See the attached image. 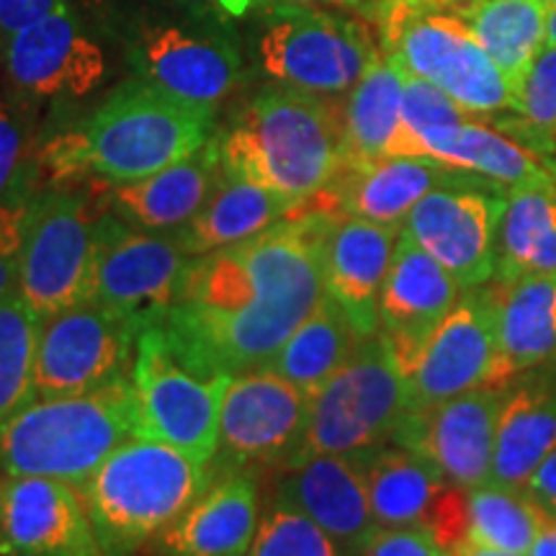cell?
<instances>
[{"instance_id": "6da1fadb", "label": "cell", "mask_w": 556, "mask_h": 556, "mask_svg": "<svg viewBox=\"0 0 556 556\" xmlns=\"http://www.w3.org/2000/svg\"><path fill=\"white\" fill-rule=\"evenodd\" d=\"M332 214L304 204L255 238L197 255L155 319L170 351L208 379L268 366L328 296L323 245Z\"/></svg>"}, {"instance_id": "7a4b0ae2", "label": "cell", "mask_w": 556, "mask_h": 556, "mask_svg": "<svg viewBox=\"0 0 556 556\" xmlns=\"http://www.w3.org/2000/svg\"><path fill=\"white\" fill-rule=\"evenodd\" d=\"M217 129V109L180 101L131 75L78 124L39 139L41 186L148 178L204 148Z\"/></svg>"}, {"instance_id": "3957f363", "label": "cell", "mask_w": 556, "mask_h": 556, "mask_svg": "<svg viewBox=\"0 0 556 556\" xmlns=\"http://www.w3.org/2000/svg\"><path fill=\"white\" fill-rule=\"evenodd\" d=\"M217 142L227 173L307 204L345 165L343 106L270 83L232 109Z\"/></svg>"}, {"instance_id": "277c9868", "label": "cell", "mask_w": 556, "mask_h": 556, "mask_svg": "<svg viewBox=\"0 0 556 556\" xmlns=\"http://www.w3.org/2000/svg\"><path fill=\"white\" fill-rule=\"evenodd\" d=\"M131 438L139 409L129 374L86 394L34 397L0 422V471L78 486Z\"/></svg>"}, {"instance_id": "5b68a950", "label": "cell", "mask_w": 556, "mask_h": 556, "mask_svg": "<svg viewBox=\"0 0 556 556\" xmlns=\"http://www.w3.org/2000/svg\"><path fill=\"white\" fill-rule=\"evenodd\" d=\"M208 486V464L168 443L131 438L78 484V495L103 554L137 556L155 544Z\"/></svg>"}, {"instance_id": "8992f818", "label": "cell", "mask_w": 556, "mask_h": 556, "mask_svg": "<svg viewBox=\"0 0 556 556\" xmlns=\"http://www.w3.org/2000/svg\"><path fill=\"white\" fill-rule=\"evenodd\" d=\"M253 41L255 65L268 80L323 99L348 96L381 50L358 21L281 0L258 16Z\"/></svg>"}, {"instance_id": "52a82bcc", "label": "cell", "mask_w": 556, "mask_h": 556, "mask_svg": "<svg viewBox=\"0 0 556 556\" xmlns=\"http://www.w3.org/2000/svg\"><path fill=\"white\" fill-rule=\"evenodd\" d=\"M217 9L178 16H142L124 50L131 75L180 101L219 109L248 80L238 37Z\"/></svg>"}, {"instance_id": "ba28073f", "label": "cell", "mask_w": 556, "mask_h": 556, "mask_svg": "<svg viewBox=\"0 0 556 556\" xmlns=\"http://www.w3.org/2000/svg\"><path fill=\"white\" fill-rule=\"evenodd\" d=\"M407 409V381L392 348L381 332L368 336L351 361L312 394L302 448L291 464L319 454L358 456L387 446Z\"/></svg>"}, {"instance_id": "9c48e42d", "label": "cell", "mask_w": 556, "mask_h": 556, "mask_svg": "<svg viewBox=\"0 0 556 556\" xmlns=\"http://www.w3.org/2000/svg\"><path fill=\"white\" fill-rule=\"evenodd\" d=\"M384 52L407 73L443 88L469 114L513 111V83L484 52L458 13L415 0H392L384 13Z\"/></svg>"}, {"instance_id": "30bf717a", "label": "cell", "mask_w": 556, "mask_h": 556, "mask_svg": "<svg viewBox=\"0 0 556 556\" xmlns=\"http://www.w3.org/2000/svg\"><path fill=\"white\" fill-rule=\"evenodd\" d=\"M101 208L99 191L78 184L41 186L34 197L21 250L18 296L39 317L88 302Z\"/></svg>"}, {"instance_id": "8fae6325", "label": "cell", "mask_w": 556, "mask_h": 556, "mask_svg": "<svg viewBox=\"0 0 556 556\" xmlns=\"http://www.w3.org/2000/svg\"><path fill=\"white\" fill-rule=\"evenodd\" d=\"M312 394L261 366L229 379L222 400L217 448L208 471L214 479L283 469L302 448Z\"/></svg>"}, {"instance_id": "7c38bea8", "label": "cell", "mask_w": 556, "mask_h": 556, "mask_svg": "<svg viewBox=\"0 0 556 556\" xmlns=\"http://www.w3.org/2000/svg\"><path fill=\"white\" fill-rule=\"evenodd\" d=\"M131 384L139 438L168 443L204 464L212 462L229 379L201 377L170 351L157 323H150L139 330Z\"/></svg>"}, {"instance_id": "4fadbf2b", "label": "cell", "mask_w": 556, "mask_h": 556, "mask_svg": "<svg viewBox=\"0 0 556 556\" xmlns=\"http://www.w3.org/2000/svg\"><path fill=\"white\" fill-rule=\"evenodd\" d=\"M191 261L176 232L137 229L101 208L88 299L144 328L170 307Z\"/></svg>"}, {"instance_id": "5bb4252c", "label": "cell", "mask_w": 556, "mask_h": 556, "mask_svg": "<svg viewBox=\"0 0 556 556\" xmlns=\"http://www.w3.org/2000/svg\"><path fill=\"white\" fill-rule=\"evenodd\" d=\"M139 330L90 299L41 317L34 397L86 394L129 377Z\"/></svg>"}, {"instance_id": "9a60e30c", "label": "cell", "mask_w": 556, "mask_h": 556, "mask_svg": "<svg viewBox=\"0 0 556 556\" xmlns=\"http://www.w3.org/2000/svg\"><path fill=\"white\" fill-rule=\"evenodd\" d=\"M5 78L24 101H78L106 80V54L70 0L0 47Z\"/></svg>"}, {"instance_id": "2e32d148", "label": "cell", "mask_w": 556, "mask_h": 556, "mask_svg": "<svg viewBox=\"0 0 556 556\" xmlns=\"http://www.w3.org/2000/svg\"><path fill=\"white\" fill-rule=\"evenodd\" d=\"M505 191L495 180L443 186L417 201L402 232L433 255L462 289L484 287L495 276Z\"/></svg>"}, {"instance_id": "e0dca14e", "label": "cell", "mask_w": 556, "mask_h": 556, "mask_svg": "<svg viewBox=\"0 0 556 556\" xmlns=\"http://www.w3.org/2000/svg\"><path fill=\"white\" fill-rule=\"evenodd\" d=\"M497 366L495 287L464 289L448 317L405 371L409 407H428L490 387Z\"/></svg>"}, {"instance_id": "ac0fdd59", "label": "cell", "mask_w": 556, "mask_h": 556, "mask_svg": "<svg viewBox=\"0 0 556 556\" xmlns=\"http://www.w3.org/2000/svg\"><path fill=\"white\" fill-rule=\"evenodd\" d=\"M505 387H479L428 407H409L394 441L422 458L451 484L475 490L492 479Z\"/></svg>"}, {"instance_id": "d6986e66", "label": "cell", "mask_w": 556, "mask_h": 556, "mask_svg": "<svg viewBox=\"0 0 556 556\" xmlns=\"http://www.w3.org/2000/svg\"><path fill=\"white\" fill-rule=\"evenodd\" d=\"M0 556H106L73 484L0 479Z\"/></svg>"}, {"instance_id": "ffe728a7", "label": "cell", "mask_w": 556, "mask_h": 556, "mask_svg": "<svg viewBox=\"0 0 556 556\" xmlns=\"http://www.w3.org/2000/svg\"><path fill=\"white\" fill-rule=\"evenodd\" d=\"M490 180L477 173L451 168L433 157H377L345 163L332 184L317 193L323 208L351 214L379 225L402 227L420 199L443 186Z\"/></svg>"}, {"instance_id": "44dd1931", "label": "cell", "mask_w": 556, "mask_h": 556, "mask_svg": "<svg viewBox=\"0 0 556 556\" xmlns=\"http://www.w3.org/2000/svg\"><path fill=\"white\" fill-rule=\"evenodd\" d=\"M462 291L456 278L433 255L407 232H400L379 296V332L387 338L402 371L448 317Z\"/></svg>"}, {"instance_id": "7402d4cb", "label": "cell", "mask_w": 556, "mask_h": 556, "mask_svg": "<svg viewBox=\"0 0 556 556\" xmlns=\"http://www.w3.org/2000/svg\"><path fill=\"white\" fill-rule=\"evenodd\" d=\"M276 500L315 520L338 544L356 554L377 531L368 500L364 456L319 454L278 469Z\"/></svg>"}, {"instance_id": "603a6c76", "label": "cell", "mask_w": 556, "mask_h": 556, "mask_svg": "<svg viewBox=\"0 0 556 556\" xmlns=\"http://www.w3.org/2000/svg\"><path fill=\"white\" fill-rule=\"evenodd\" d=\"M225 176L217 135L168 168L129 184H99V199L106 212L148 232H178L197 217L219 178Z\"/></svg>"}, {"instance_id": "cb8c5ba5", "label": "cell", "mask_w": 556, "mask_h": 556, "mask_svg": "<svg viewBox=\"0 0 556 556\" xmlns=\"http://www.w3.org/2000/svg\"><path fill=\"white\" fill-rule=\"evenodd\" d=\"M400 232L402 227L340 212L332 214L325 232V289L364 338L379 332V296Z\"/></svg>"}, {"instance_id": "d4e9b609", "label": "cell", "mask_w": 556, "mask_h": 556, "mask_svg": "<svg viewBox=\"0 0 556 556\" xmlns=\"http://www.w3.org/2000/svg\"><path fill=\"white\" fill-rule=\"evenodd\" d=\"M261 475L240 471L212 486L160 536L157 556H248L261 526Z\"/></svg>"}, {"instance_id": "484cf974", "label": "cell", "mask_w": 556, "mask_h": 556, "mask_svg": "<svg viewBox=\"0 0 556 556\" xmlns=\"http://www.w3.org/2000/svg\"><path fill=\"white\" fill-rule=\"evenodd\" d=\"M556 448V364L520 374L500 409L490 482L523 486Z\"/></svg>"}, {"instance_id": "4316f807", "label": "cell", "mask_w": 556, "mask_h": 556, "mask_svg": "<svg viewBox=\"0 0 556 556\" xmlns=\"http://www.w3.org/2000/svg\"><path fill=\"white\" fill-rule=\"evenodd\" d=\"M497 366L490 387L556 364V274L497 283Z\"/></svg>"}, {"instance_id": "83f0119b", "label": "cell", "mask_w": 556, "mask_h": 556, "mask_svg": "<svg viewBox=\"0 0 556 556\" xmlns=\"http://www.w3.org/2000/svg\"><path fill=\"white\" fill-rule=\"evenodd\" d=\"M299 206L304 204H296L294 199L283 197V193H276L266 186L225 170L217 189L199 208L197 217L186 227H180L176 235L180 245L197 258V255L214 253V250L255 238L263 229L274 227L276 222L294 214Z\"/></svg>"}, {"instance_id": "f1b7e54d", "label": "cell", "mask_w": 556, "mask_h": 556, "mask_svg": "<svg viewBox=\"0 0 556 556\" xmlns=\"http://www.w3.org/2000/svg\"><path fill=\"white\" fill-rule=\"evenodd\" d=\"M364 456L368 500L379 528H428L451 482L428 458L397 443Z\"/></svg>"}, {"instance_id": "f546056e", "label": "cell", "mask_w": 556, "mask_h": 556, "mask_svg": "<svg viewBox=\"0 0 556 556\" xmlns=\"http://www.w3.org/2000/svg\"><path fill=\"white\" fill-rule=\"evenodd\" d=\"M405 155L441 160L451 168L495 180L503 189L548 178V168L541 165V160L531 150L503 131L477 122H464L456 127L433 129L413 137L407 142Z\"/></svg>"}, {"instance_id": "4dcf8cb0", "label": "cell", "mask_w": 556, "mask_h": 556, "mask_svg": "<svg viewBox=\"0 0 556 556\" xmlns=\"http://www.w3.org/2000/svg\"><path fill=\"white\" fill-rule=\"evenodd\" d=\"M556 274V189L552 173L507 189L497 229L495 281Z\"/></svg>"}, {"instance_id": "1f68e13d", "label": "cell", "mask_w": 556, "mask_h": 556, "mask_svg": "<svg viewBox=\"0 0 556 556\" xmlns=\"http://www.w3.org/2000/svg\"><path fill=\"white\" fill-rule=\"evenodd\" d=\"M402 88L405 67L381 50L356 88L345 96V163L389 157L394 137L402 129Z\"/></svg>"}, {"instance_id": "d6a6232c", "label": "cell", "mask_w": 556, "mask_h": 556, "mask_svg": "<svg viewBox=\"0 0 556 556\" xmlns=\"http://www.w3.org/2000/svg\"><path fill=\"white\" fill-rule=\"evenodd\" d=\"M364 336L351 323L343 307L325 296V302L312 312L309 319L294 330L281 351L276 353L268 368L291 384L315 394L338 368L351 361Z\"/></svg>"}, {"instance_id": "836d02e7", "label": "cell", "mask_w": 556, "mask_h": 556, "mask_svg": "<svg viewBox=\"0 0 556 556\" xmlns=\"http://www.w3.org/2000/svg\"><path fill=\"white\" fill-rule=\"evenodd\" d=\"M546 13V0H469L458 9V16L510 83L548 41Z\"/></svg>"}, {"instance_id": "e575fe53", "label": "cell", "mask_w": 556, "mask_h": 556, "mask_svg": "<svg viewBox=\"0 0 556 556\" xmlns=\"http://www.w3.org/2000/svg\"><path fill=\"white\" fill-rule=\"evenodd\" d=\"M469 544L526 556L536 541L544 513L520 486L486 482L467 490Z\"/></svg>"}, {"instance_id": "d590c367", "label": "cell", "mask_w": 556, "mask_h": 556, "mask_svg": "<svg viewBox=\"0 0 556 556\" xmlns=\"http://www.w3.org/2000/svg\"><path fill=\"white\" fill-rule=\"evenodd\" d=\"M41 317L18 294L0 304V422L34 400Z\"/></svg>"}, {"instance_id": "8d00e7d4", "label": "cell", "mask_w": 556, "mask_h": 556, "mask_svg": "<svg viewBox=\"0 0 556 556\" xmlns=\"http://www.w3.org/2000/svg\"><path fill=\"white\" fill-rule=\"evenodd\" d=\"M248 556H356L315 520L274 497Z\"/></svg>"}, {"instance_id": "74e56055", "label": "cell", "mask_w": 556, "mask_h": 556, "mask_svg": "<svg viewBox=\"0 0 556 556\" xmlns=\"http://www.w3.org/2000/svg\"><path fill=\"white\" fill-rule=\"evenodd\" d=\"M37 142L26 111L0 99V204L41 189Z\"/></svg>"}, {"instance_id": "f35d334b", "label": "cell", "mask_w": 556, "mask_h": 556, "mask_svg": "<svg viewBox=\"0 0 556 556\" xmlns=\"http://www.w3.org/2000/svg\"><path fill=\"white\" fill-rule=\"evenodd\" d=\"M471 122V114L462 103H456L443 88L430 83L420 75L405 70V88H402V129L394 137L389 157L405 155L407 142L426 131L456 127V124Z\"/></svg>"}, {"instance_id": "ab89813d", "label": "cell", "mask_w": 556, "mask_h": 556, "mask_svg": "<svg viewBox=\"0 0 556 556\" xmlns=\"http://www.w3.org/2000/svg\"><path fill=\"white\" fill-rule=\"evenodd\" d=\"M513 111L541 131H556V45L546 41L513 80Z\"/></svg>"}, {"instance_id": "60d3db41", "label": "cell", "mask_w": 556, "mask_h": 556, "mask_svg": "<svg viewBox=\"0 0 556 556\" xmlns=\"http://www.w3.org/2000/svg\"><path fill=\"white\" fill-rule=\"evenodd\" d=\"M34 197L37 191L0 204V304L18 294L21 250H24Z\"/></svg>"}, {"instance_id": "b9f144b4", "label": "cell", "mask_w": 556, "mask_h": 556, "mask_svg": "<svg viewBox=\"0 0 556 556\" xmlns=\"http://www.w3.org/2000/svg\"><path fill=\"white\" fill-rule=\"evenodd\" d=\"M358 556H451L426 528H377Z\"/></svg>"}, {"instance_id": "7bdbcfd3", "label": "cell", "mask_w": 556, "mask_h": 556, "mask_svg": "<svg viewBox=\"0 0 556 556\" xmlns=\"http://www.w3.org/2000/svg\"><path fill=\"white\" fill-rule=\"evenodd\" d=\"M62 0H0V47L13 34L58 9Z\"/></svg>"}, {"instance_id": "ee69618b", "label": "cell", "mask_w": 556, "mask_h": 556, "mask_svg": "<svg viewBox=\"0 0 556 556\" xmlns=\"http://www.w3.org/2000/svg\"><path fill=\"white\" fill-rule=\"evenodd\" d=\"M520 490L544 513L546 520H556V448L541 462V467L528 477Z\"/></svg>"}, {"instance_id": "f6af8a7d", "label": "cell", "mask_w": 556, "mask_h": 556, "mask_svg": "<svg viewBox=\"0 0 556 556\" xmlns=\"http://www.w3.org/2000/svg\"><path fill=\"white\" fill-rule=\"evenodd\" d=\"M201 3L212 5L219 13H225L227 18H250L258 16L261 11H266L268 5L281 3V0H201Z\"/></svg>"}, {"instance_id": "bcb514c9", "label": "cell", "mask_w": 556, "mask_h": 556, "mask_svg": "<svg viewBox=\"0 0 556 556\" xmlns=\"http://www.w3.org/2000/svg\"><path fill=\"white\" fill-rule=\"evenodd\" d=\"M526 556H556V520H544L536 541Z\"/></svg>"}, {"instance_id": "7dc6e473", "label": "cell", "mask_w": 556, "mask_h": 556, "mask_svg": "<svg viewBox=\"0 0 556 556\" xmlns=\"http://www.w3.org/2000/svg\"><path fill=\"white\" fill-rule=\"evenodd\" d=\"M456 556H520V554H507V552H497V548H484V546H477V544H467Z\"/></svg>"}, {"instance_id": "c3c4849f", "label": "cell", "mask_w": 556, "mask_h": 556, "mask_svg": "<svg viewBox=\"0 0 556 556\" xmlns=\"http://www.w3.org/2000/svg\"><path fill=\"white\" fill-rule=\"evenodd\" d=\"M546 34H548V45H556V5H548Z\"/></svg>"}, {"instance_id": "681fc988", "label": "cell", "mask_w": 556, "mask_h": 556, "mask_svg": "<svg viewBox=\"0 0 556 556\" xmlns=\"http://www.w3.org/2000/svg\"><path fill=\"white\" fill-rule=\"evenodd\" d=\"M415 3L426 5V9H443V5H456L462 0H415Z\"/></svg>"}, {"instance_id": "f907efd6", "label": "cell", "mask_w": 556, "mask_h": 556, "mask_svg": "<svg viewBox=\"0 0 556 556\" xmlns=\"http://www.w3.org/2000/svg\"><path fill=\"white\" fill-rule=\"evenodd\" d=\"M302 3H317V0H302ZM323 3H343V5H366L368 0H323Z\"/></svg>"}, {"instance_id": "816d5d0a", "label": "cell", "mask_w": 556, "mask_h": 556, "mask_svg": "<svg viewBox=\"0 0 556 556\" xmlns=\"http://www.w3.org/2000/svg\"><path fill=\"white\" fill-rule=\"evenodd\" d=\"M548 173H552V180H554V189H556V163L548 165Z\"/></svg>"}, {"instance_id": "f5cc1de1", "label": "cell", "mask_w": 556, "mask_h": 556, "mask_svg": "<svg viewBox=\"0 0 556 556\" xmlns=\"http://www.w3.org/2000/svg\"><path fill=\"white\" fill-rule=\"evenodd\" d=\"M546 3H548V5H556V0H546Z\"/></svg>"}]
</instances>
